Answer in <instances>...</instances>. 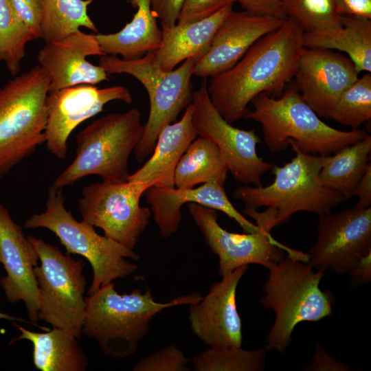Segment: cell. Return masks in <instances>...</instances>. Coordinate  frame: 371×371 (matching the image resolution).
Here are the masks:
<instances>
[{
  "label": "cell",
  "mask_w": 371,
  "mask_h": 371,
  "mask_svg": "<svg viewBox=\"0 0 371 371\" xmlns=\"http://www.w3.org/2000/svg\"><path fill=\"white\" fill-rule=\"evenodd\" d=\"M191 103L197 136L218 146L234 179L243 185L262 186V176L273 166L258 155L256 146L261 141L255 131L234 127L221 116L212 103L206 78L193 91Z\"/></svg>",
  "instance_id": "12"
},
{
  "label": "cell",
  "mask_w": 371,
  "mask_h": 371,
  "mask_svg": "<svg viewBox=\"0 0 371 371\" xmlns=\"http://www.w3.org/2000/svg\"><path fill=\"white\" fill-rule=\"evenodd\" d=\"M27 238L41 262L34 268L40 296L38 319L80 339L85 313V262L42 238L31 235Z\"/></svg>",
  "instance_id": "10"
},
{
  "label": "cell",
  "mask_w": 371,
  "mask_h": 371,
  "mask_svg": "<svg viewBox=\"0 0 371 371\" xmlns=\"http://www.w3.org/2000/svg\"><path fill=\"white\" fill-rule=\"evenodd\" d=\"M191 359L186 357L175 344H171L150 355L141 358L133 367V371H185Z\"/></svg>",
  "instance_id": "34"
},
{
  "label": "cell",
  "mask_w": 371,
  "mask_h": 371,
  "mask_svg": "<svg viewBox=\"0 0 371 371\" xmlns=\"http://www.w3.org/2000/svg\"><path fill=\"white\" fill-rule=\"evenodd\" d=\"M23 227L49 230L65 247L66 253L80 255L88 260L93 271L88 295L137 270V266L128 259L138 260L139 255L114 240L100 235L93 226L77 221L65 207L63 189L50 186L45 210L31 215L24 222Z\"/></svg>",
  "instance_id": "7"
},
{
  "label": "cell",
  "mask_w": 371,
  "mask_h": 371,
  "mask_svg": "<svg viewBox=\"0 0 371 371\" xmlns=\"http://www.w3.org/2000/svg\"><path fill=\"white\" fill-rule=\"evenodd\" d=\"M352 370L346 363L327 353L319 344L315 347L311 361L304 369L307 371H350Z\"/></svg>",
  "instance_id": "39"
},
{
  "label": "cell",
  "mask_w": 371,
  "mask_h": 371,
  "mask_svg": "<svg viewBox=\"0 0 371 371\" xmlns=\"http://www.w3.org/2000/svg\"><path fill=\"white\" fill-rule=\"evenodd\" d=\"M353 286H361L371 280V252L361 257L348 272Z\"/></svg>",
  "instance_id": "41"
},
{
  "label": "cell",
  "mask_w": 371,
  "mask_h": 371,
  "mask_svg": "<svg viewBox=\"0 0 371 371\" xmlns=\"http://www.w3.org/2000/svg\"><path fill=\"white\" fill-rule=\"evenodd\" d=\"M358 197L355 205L359 208H368L371 204V164L368 166L364 174L355 187L353 196Z\"/></svg>",
  "instance_id": "42"
},
{
  "label": "cell",
  "mask_w": 371,
  "mask_h": 371,
  "mask_svg": "<svg viewBox=\"0 0 371 371\" xmlns=\"http://www.w3.org/2000/svg\"><path fill=\"white\" fill-rule=\"evenodd\" d=\"M335 3L340 16L371 20V0H335Z\"/></svg>",
  "instance_id": "40"
},
{
  "label": "cell",
  "mask_w": 371,
  "mask_h": 371,
  "mask_svg": "<svg viewBox=\"0 0 371 371\" xmlns=\"http://www.w3.org/2000/svg\"><path fill=\"white\" fill-rule=\"evenodd\" d=\"M228 5L214 14L192 23L161 27L162 38L159 47L154 51L159 68L169 71L180 63L193 56H203L224 19L233 11Z\"/></svg>",
  "instance_id": "23"
},
{
  "label": "cell",
  "mask_w": 371,
  "mask_h": 371,
  "mask_svg": "<svg viewBox=\"0 0 371 371\" xmlns=\"http://www.w3.org/2000/svg\"><path fill=\"white\" fill-rule=\"evenodd\" d=\"M194 292L178 296L168 302L155 301L149 289H135L120 294L110 282L85 297L82 335L94 340L102 353L113 359L133 355L139 341L148 333L153 317L166 308L200 301Z\"/></svg>",
  "instance_id": "3"
},
{
  "label": "cell",
  "mask_w": 371,
  "mask_h": 371,
  "mask_svg": "<svg viewBox=\"0 0 371 371\" xmlns=\"http://www.w3.org/2000/svg\"><path fill=\"white\" fill-rule=\"evenodd\" d=\"M190 103L178 122L165 126L160 132L148 161L127 180L144 183L148 188L174 186V174L181 156L198 136L192 123Z\"/></svg>",
  "instance_id": "22"
},
{
  "label": "cell",
  "mask_w": 371,
  "mask_h": 371,
  "mask_svg": "<svg viewBox=\"0 0 371 371\" xmlns=\"http://www.w3.org/2000/svg\"><path fill=\"white\" fill-rule=\"evenodd\" d=\"M0 319H8V320H11V321H18V322H25V323H28V324H32L34 326H35L32 322H31L30 321L28 322V321H26L22 318H18V317H13V316H11V315H9L5 313H2L0 311Z\"/></svg>",
  "instance_id": "43"
},
{
  "label": "cell",
  "mask_w": 371,
  "mask_h": 371,
  "mask_svg": "<svg viewBox=\"0 0 371 371\" xmlns=\"http://www.w3.org/2000/svg\"><path fill=\"white\" fill-rule=\"evenodd\" d=\"M137 9L131 21L113 34H96L105 55H120L124 60L137 59L156 51L162 38L157 18L151 9L150 0H129Z\"/></svg>",
  "instance_id": "24"
},
{
  "label": "cell",
  "mask_w": 371,
  "mask_h": 371,
  "mask_svg": "<svg viewBox=\"0 0 371 371\" xmlns=\"http://www.w3.org/2000/svg\"><path fill=\"white\" fill-rule=\"evenodd\" d=\"M123 1V0H122Z\"/></svg>",
  "instance_id": "45"
},
{
  "label": "cell",
  "mask_w": 371,
  "mask_h": 371,
  "mask_svg": "<svg viewBox=\"0 0 371 371\" xmlns=\"http://www.w3.org/2000/svg\"><path fill=\"white\" fill-rule=\"evenodd\" d=\"M288 142L295 157L282 166H273L272 183L265 187L244 185L233 192V196L245 204L243 213L254 218L258 227L270 232L296 212L320 216L346 201L322 183V155L302 152L293 139Z\"/></svg>",
  "instance_id": "2"
},
{
  "label": "cell",
  "mask_w": 371,
  "mask_h": 371,
  "mask_svg": "<svg viewBox=\"0 0 371 371\" xmlns=\"http://www.w3.org/2000/svg\"><path fill=\"white\" fill-rule=\"evenodd\" d=\"M243 265L212 284L208 293L190 304L188 319L193 333L210 347H241L242 322L236 305V289L247 271Z\"/></svg>",
  "instance_id": "18"
},
{
  "label": "cell",
  "mask_w": 371,
  "mask_h": 371,
  "mask_svg": "<svg viewBox=\"0 0 371 371\" xmlns=\"http://www.w3.org/2000/svg\"><path fill=\"white\" fill-rule=\"evenodd\" d=\"M228 172L218 146L212 140L198 136L188 146L176 166L174 186L192 188L212 181L225 185Z\"/></svg>",
  "instance_id": "27"
},
{
  "label": "cell",
  "mask_w": 371,
  "mask_h": 371,
  "mask_svg": "<svg viewBox=\"0 0 371 371\" xmlns=\"http://www.w3.org/2000/svg\"><path fill=\"white\" fill-rule=\"evenodd\" d=\"M120 100L133 102L130 90L122 85L98 88L91 85H78L49 93L45 144L56 158L64 159L68 139L72 131L84 121L104 110L106 104Z\"/></svg>",
  "instance_id": "15"
},
{
  "label": "cell",
  "mask_w": 371,
  "mask_h": 371,
  "mask_svg": "<svg viewBox=\"0 0 371 371\" xmlns=\"http://www.w3.org/2000/svg\"><path fill=\"white\" fill-rule=\"evenodd\" d=\"M371 136L343 147L335 155H322L319 178L327 188L348 200L353 196L355 186L369 165Z\"/></svg>",
  "instance_id": "28"
},
{
  "label": "cell",
  "mask_w": 371,
  "mask_h": 371,
  "mask_svg": "<svg viewBox=\"0 0 371 371\" xmlns=\"http://www.w3.org/2000/svg\"><path fill=\"white\" fill-rule=\"evenodd\" d=\"M286 19H291L304 32L330 29L342 24V16L335 0H284Z\"/></svg>",
  "instance_id": "33"
},
{
  "label": "cell",
  "mask_w": 371,
  "mask_h": 371,
  "mask_svg": "<svg viewBox=\"0 0 371 371\" xmlns=\"http://www.w3.org/2000/svg\"><path fill=\"white\" fill-rule=\"evenodd\" d=\"M188 207L205 244L218 257L221 277L249 264L269 268L279 262L285 251L292 257L308 262V254L284 246L276 240L270 232L261 227L256 233L229 232L218 224L215 210L195 203H188Z\"/></svg>",
  "instance_id": "13"
},
{
  "label": "cell",
  "mask_w": 371,
  "mask_h": 371,
  "mask_svg": "<svg viewBox=\"0 0 371 371\" xmlns=\"http://www.w3.org/2000/svg\"><path fill=\"white\" fill-rule=\"evenodd\" d=\"M23 227L0 203V263L6 272V276L0 279V284L8 302L23 301L30 321L36 324L40 296L34 268L38 265V256L23 234Z\"/></svg>",
  "instance_id": "17"
},
{
  "label": "cell",
  "mask_w": 371,
  "mask_h": 371,
  "mask_svg": "<svg viewBox=\"0 0 371 371\" xmlns=\"http://www.w3.org/2000/svg\"><path fill=\"white\" fill-rule=\"evenodd\" d=\"M146 196L160 234L164 238L177 232L182 218L181 207L188 203L223 212L234 220L245 233H256L259 230L256 224L236 210L228 199L224 185L216 181L192 188L151 187L146 190Z\"/></svg>",
  "instance_id": "21"
},
{
  "label": "cell",
  "mask_w": 371,
  "mask_h": 371,
  "mask_svg": "<svg viewBox=\"0 0 371 371\" xmlns=\"http://www.w3.org/2000/svg\"><path fill=\"white\" fill-rule=\"evenodd\" d=\"M144 129L142 114L135 108L94 120L77 135L76 157L51 187L63 189L89 175L104 181H126L128 159Z\"/></svg>",
  "instance_id": "6"
},
{
  "label": "cell",
  "mask_w": 371,
  "mask_h": 371,
  "mask_svg": "<svg viewBox=\"0 0 371 371\" xmlns=\"http://www.w3.org/2000/svg\"><path fill=\"white\" fill-rule=\"evenodd\" d=\"M254 106L245 118L260 124L264 142L276 153L287 149L294 140L305 153L328 155L354 144L368 134L361 129L341 131L324 122L306 103L295 85L275 98L262 93L251 102Z\"/></svg>",
  "instance_id": "5"
},
{
  "label": "cell",
  "mask_w": 371,
  "mask_h": 371,
  "mask_svg": "<svg viewBox=\"0 0 371 371\" xmlns=\"http://www.w3.org/2000/svg\"><path fill=\"white\" fill-rule=\"evenodd\" d=\"M21 331L10 344L27 340L33 346V363L41 371H85L89 359L78 339L68 331L52 327L45 333L29 330L14 323Z\"/></svg>",
  "instance_id": "25"
},
{
  "label": "cell",
  "mask_w": 371,
  "mask_h": 371,
  "mask_svg": "<svg viewBox=\"0 0 371 371\" xmlns=\"http://www.w3.org/2000/svg\"><path fill=\"white\" fill-rule=\"evenodd\" d=\"M0 63H1V60H0Z\"/></svg>",
  "instance_id": "44"
},
{
  "label": "cell",
  "mask_w": 371,
  "mask_h": 371,
  "mask_svg": "<svg viewBox=\"0 0 371 371\" xmlns=\"http://www.w3.org/2000/svg\"><path fill=\"white\" fill-rule=\"evenodd\" d=\"M341 16L342 24L338 27L304 32V47L344 52L359 73L371 72V20Z\"/></svg>",
  "instance_id": "26"
},
{
  "label": "cell",
  "mask_w": 371,
  "mask_h": 371,
  "mask_svg": "<svg viewBox=\"0 0 371 371\" xmlns=\"http://www.w3.org/2000/svg\"><path fill=\"white\" fill-rule=\"evenodd\" d=\"M235 0H184L177 23L184 24L207 18Z\"/></svg>",
  "instance_id": "35"
},
{
  "label": "cell",
  "mask_w": 371,
  "mask_h": 371,
  "mask_svg": "<svg viewBox=\"0 0 371 371\" xmlns=\"http://www.w3.org/2000/svg\"><path fill=\"white\" fill-rule=\"evenodd\" d=\"M371 252V207L355 205L344 211L319 216L317 238L308 254L317 270L346 273Z\"/></svg>",
  "instance_id": "14"
},
{
  "label": "cell",
  "mask_w": 371,
  "mask_h": 371,
  "mask_svg": "<svg viewBox=\"0 0 371 371\" xmlns=\"http://www.w3.org/2000/svg\"><path fill=\"white\" fill-rule=\"evenodd\" d=\"M104 56L96 35L80 30L56 41L45 42L37 54L38 65L50 79L49 93L78 85H95L108 80V74L88 60Z\"/></svg>",
  "instance_id": "19"
},
{
  "label": "cell",
  "mask_w": 371,
  "mask_h": 371,
  "mask_svg": "<svg viewBox=\"0 0 371 371\" xmlns=\"http://www.w3.org/2000/svg\"><path fill=\"white\" fill-rule=\"evenodd\" d=\"M184 0H150L151 9L161 27L174 26L178 20Z\"/></svg>",
  "instance_id": "37"
},
{
  "label": "cell",
  "mask_w": 371,
  "mask_h": 371,
  "mask_svg": "<svg viewBox=\"0 0 371 371\" xmlns=\"http://www.w3.org/2000/svg\"><path fill=\"white\" fill-rule=\"evenodd\" d=\"M359 74L354 63L339 52L304 47L293 78L306 103L319 117L329 118L338 98Z\"/></svg>",
  "instance_id": "16"
},
{
  "label": "cell",
  "mask_w": 371,
  "mask_h": 371,
  "mask_svg": "<svg viewBox=\"0 0 371 371\" xmlns=\"http://www.w3.org/2000/svg\"><path fill=\"white\" fill-rule=\"evenodd\" d=\"M285 19L234 10L217 29L207 52L195 63L193 75L212 78L235 65L261 37Z\"/></svg>",
  "instance_id": "20"
},
{
  "label": "cell",
  "mask_w": 371,
  "mask_h": 371,
  "mask_svg": "<svg viewBox=\"0 0 371 371\" xmlns=\"http://www.w3.org/2000/svg\"><path fill=\"white\" fill-rule=\"evenodd\" d=\"M34 39L10 0H0V60L12 75L19 73L26 45Z\"/></svg>",
  "instance_id": "30"
},
{
  "label": "cell",
  "mask_w": 371,
  "mask_h": 371,
  "mask_svg": "<svg viewBox=\"0 0 371 371\" xmlns=\"http://www.w3.org/2000/svg\"><path fill=\"white\" fill-rule=\"evenodd\" d=\"M49 85L37 65L0 89V180L45 143Z\"/></svg>",
  "instance_id": "8"
},
{
  "label": "cell",
  "mask_w": 371,
  "mask_h": 371,
  "mask_svg": "<svg viewBox=\"0 0 371 371\" xmlns=\"http://www.w3.org/2000/svg\"><path fill=\"white\" fill-rule=\"evenodd\" d=\"M199 58H187L178 68L169 71L159 68L154 51L133 60H124L115 55H106L102 58L101 66L109 75L129 74L138 80L148 93L149 115L142 137L133 150L138 162L152 154L161 130L176 122L179 114L192 102L191 79Z\"/></svg>",
  "instance_id": "9"
},
{
  "label": "cell",
  "mask_w": 371,
  "mask_h": 371,
  "mask_svg": "<svg viewBox=\"0 0 371 371\" xmlns=\"http://www.w3.org/2000/svg\"><path fill=\"white\" fill-rule=\"evenodd\" d=\"M16 12L27 25L34 38H42L41 0H10Z\"/></svg>",
  "instance_id": "36"
},
{
  "label": "cell",
  "mask_w": 371,
  "mask_h": 371,
  "mask_svg": "<svg viewBox=\"0 0 371 371\" xmlns=\"http://www.w3.org/2000/svg\"><path fill=\"white\" fill-rule=\"evenodd\" d=\"M93 0H41L42 38L50 42L79 30L80 27L98 32L87 13Z\"/></svg>",
  "instance_id": "29"
},
{
  "label": "cell",
  "mask_w": 371,
  "mask_h": 371,
  "mask_svg": "<svg viewBox=\"0 0 371 371\" xmlns=\"http://www.w3.org/2000/svg\"><path fill=\"white\" fill-rule=\"evenodd\" d=\"M147 186L139 181L102 180L85 186L78 207L82 221L133 249L148 226L150 210L140 205Z\"/></svg>",
  "instance_id": "11"
},
{
  "label": "cell",
  "mask_w": 371,
  "mask_h": 371,
  "mask_svg": "<svg viewBox=\"0 0 371 371\" xmlns=\"http://www.w3.org/2000/svg\"><path fill=\"white\" fill-rule=\"evenodd\" d=\"M267 269L260 302L276 317L265 349L284 353L292 341L295 326L330 315L335 299L330 291L319 287L324 271H315L307 262L287 254Z\"/></svg>",
  "instance_id": "4"
},
{
  "label": "cell",
  "mask_w": 371,
  "mask_h": 371,
  "mask_svg": "<svg viewBox=\"0 0 371 371\" xmlns=\"http://www.w3.org/2000/svg\"><path fill=\"white\" fill-rule=\"evenodd\" d=\"M329 118L352 129L371 120L370 72L358 78L341 94Z\"/></svg>",
  "instance_id": "32"
},
{
  "label": "cell",
  "mask_w": 371,
  "mask_h": 371,
  "mask_svg": "<svg viewBox=\"0 0 371 371\" xmlns=\"http://www.w3.org/2000/svg\"><path fill=\"white\" fill-rule=\"evenodd\" d=\"M266 350H244L226 346L210 347L191 360L196 371H260L265 369Z\"/></svg>",
  "instance_id": "31"
},
{
  "label": "cell",
  "mask_w": 371,
  "mask_h": 371,
  "mask_svg": "<svg viewBox=\"0 0 371 371\" xmlns=\"http://www.w3.org/2000/svg\"><path fill=\"white\" fill-rule=\"evenodd\" d=\"M245 11L250 13L286 19L284 0H235Z\"/></svg>",
  "instance_id": "38"
},
{
  "label": "cell",
  "mask_w": 371,
  "mask_h": 371,
  "mask_svg": "<svg viewBox=\"0 0 371 371\" xmlns=\"http://www.w3.org/2000/svg\"><path fill=\"white\" fill-rule=\"evenodd\" d=\"M304 31L291 19L258 39L232 68L212 78L207 91L221 116L233 124L262 93L281 91L295 75L304 49Z\"/></svg>",
  "instance_id": "1"
}]
</instances>
